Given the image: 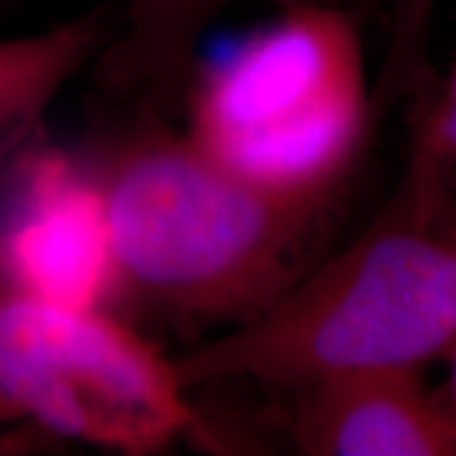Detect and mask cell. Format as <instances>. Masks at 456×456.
<instances>
[{
  "mask_svg": "<svg viewBox=\"0 0 456 456\" xmlns=\"http://www.w3.org/2000/svg\"><path fill=\"white\" fill-rule=\"evenodd\" d=\"M292 444L307 456H456V424L424 368H368L294 391Z\"/></svg>",
  "mask_w": 456,
  "mask_h": 456,
  "instance_id": "8992f818",
  "label": "cell"
},
{
  "mask_svg": "<svg viewBox=\"0 0 456 456\" xmlns=\"http://www.w3.org/2000/svg\"><path fill=\"white\" fill-rule=\"evenodd\" d=\"M28 3H33V0H0V20H5L8 16L18 13V11L26 8Z\"/></svg>",
  "mask_w": 456,
  "mask_h": 456,
  "instance_id": "8fae6325",
  "label": "cell"
},
{
  "mask_svg": "<svg viewBox=\"0 0 456 456\" xmlns=\"http://www.w3.org/2000/svg\"><path fill=\"white\" fill-rule=\"evenodd\" d=\"M0 287L114 310L110 233L82 155L20 150L0 193Z\"/></svg>",
  "mask_w": 456,
  "mask_h": 456,
  "instance_id": "5b68a950",
  "label": "cell"
},
{
  "mask_svg": "<svg viewBox=\"0 0 456 456\" xmlns=\"http://www.w3.org/2000/svg\"><path fill=\"white\" fill-rule=\"evenodd\" d=\"M132 104L84 152L110 233L114 307L180 330L251 320L330 251L347 200L256 185L173 117Z\"/></svg>",
  "mask_w": 456,
  "mask_h": 456,
  "instance_id": "6da1fadb",
  "label": "cell"
},
{
  "mask_svg": "<svg viewBox=\"0 0 456 456\" xmlns=\"http://www.w3.org/2000/svg\"><path fill=\"white\" fill-rule=\"evenodd\" d=\"M330 3H347V5H355L358 0H330Z\"/></svg>",
  "mask_w": 456,
  "mask_h": 456,
  "instance_id": "4fadbf2b",
  "label": "cell"
},
{
  "mask_svg": "<svg viewBox=\"0 0 456 456\" xmlns=\"http://www.w3.org/2000/svg\"><path fill=\"white\" fill-rule=\"evenodd\" d=\"M117 28V11L102 3L44 31L0 36V165L31 145L51 104Z\"/></svg>",
  "mask_w": 456,
  "mask_h": 456,
  "instance_id": "ba28073f",
  "label": "cell"
},
{
  "mask_svg": "<svg viewBox=\"0 0 456 456\" xmlns=\"http://www.w3.org/2000/svg\"><path fill=\"white\" fill-rule=\"evenodd\" d=\"M444 358H449V378L444 380L441 388H436V395H439L441 406L446 408V413L452 416V421L456 424V340Z\"/></svg>",
  "mask_w": 456,
  "mask_h": 456,
  "instance_id": "30bf717a",
  "label": "cell"
},
{
  "mask_svg": "<svg viewBox=\"0 0 456 456\" xmlns=\"http://www.w3.org/2000/svg\"><path fill=\"white\" fill-rule=\"evenodd\" d=\"M0 401L13 421L125 456L165 454L200 421L175 355L119 312L5 287Z\"/></svg>",
  "mask_w": 456,
  "mask_h": 456,
  "instance_id": "277c9868",
  "label": "cell"
},
{
  "mask_svg": "<svg viewBox=\"0 0 456 456\" xmlns=\"http://www.w3.org/2000/svg\"><path fill=\"white\" fill-rule=\"evenodd\" d=\"M8 424H13V416H11V411L3 406V401H0V428Z\"/></svg>",
  "mask_w": 456,
  "mask_h": 456,
  "instance_id": "7c38bea8",
  "label": "cell"
},
{
  "mask_svg": "<svg viewBox=\"0 0 456 456\" xmlns=\"http://www.w3.org/2000/svg\"><path fill=\"white\" fill-rule=\"evenodd\" d=\"M408 125L424 134L456 183V61L439 79L419 59L408 82Z\"/></svg>",
  "mask_w": 456,
  "mask_h": 456,
  "instance_id": "9c48e42d",
  "label": "cell"
},
{
  "mask_svg": "<svg viewBox=\"0 0 456 456\" xmlns=\"http://www.w3.org/2000/svg\"><path fill=\"white\" fill-rule=\"evenodd\" d=\"M456 340V183L408 125L391 198L274 305L175 355L185 386L254 380L299 391L368 368H424Z\"/></svg>",
  "mask_w": 456,
  "mask_h": 456,
  "instance_id": "7a4b0ae2",
  "label": "cell"
},
{
  "mask_svg": "<svg viewBox=\"0 0 456 456\" xmlns=\"http://www.w3.org/2000/svg\"><path fill=\"white\" fill-rule=\"evenodd\" d=\"M434 0H398L388 64L370 84L355 5L299 0L198 61L180 117L193 142L246 180L347 200L380 119L424 51Z\"/></svg>",
  "mask_w": 456,
  "mask_h": 456,
  "instance_id": "3957f363",
  "label": "cell"
},
{
  "mask_svg": "<svg viewBox=\"0 0 456 456\" xmlns=\"http://www.w3.org/2000/svg\"><path fill=\"white\" fill-rule=\"evenodd\" d=\"M236 3L241 0H125L119 28L94 61L99 86L110 97L180 117L200 41ZM266 3L284 8L299 0Z\"/></svg>",
  "mask_w": 456,
  "mask_h": 456,
  "instance_id": "52a82bcc",
  "label": "cell"
}]
</instances>
